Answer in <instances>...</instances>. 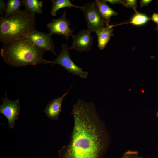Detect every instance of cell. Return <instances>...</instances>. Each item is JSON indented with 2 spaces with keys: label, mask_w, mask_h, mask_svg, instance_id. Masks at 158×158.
Returning a JSON list of instances; mask_svg holds the SVG:
<instances>
[{
  "label": "cell",
  "mask_w": 158,
  "mask_h": 158,
  "mask_svg": "<svg viewBox=\"0 0 158 158\" xmlns=\"http://www.w3.org/2000/svg\"><path fill=\"white\" fill-rule=\"evenodd\" d=\"M74 125L68 144L59 150V158H102L109 145L104 123L93 103L78 99L71 112Z\"/></svg>",
  "instance_id": "cell-1"
},
{
  "label": "cell",
  "mask_w": 158,
  "mask_h": 158,
  "mask_svg": "<svg viewBox=\"0 0 158 158\" xmlns=\"http://www.w3.org/2000/svg\"><path fill=\"white\" fill-rule=\"evenodd\" d=\"M45 51L35 45L25 37L3 44L0 54L6 64L15 67L49 63L44 59Z\"/></svg>",
  "instance_id": "cell-2"
},
{
  "label": "cell",
  "mask_w": 158,
  "mask_h": 158,
  "mask_svg": "<svg viewBox=\"0 0 158 158\" xmlns=\"http://www.w3.org/2000/svg\"><path fill=\"white\" fill-rule=\"evenodd\" d=\"M0 22V40L3 44L24 37L36 30L35 15L25 9L9 17H1Z\"/></svg>",
  "instance_id": "cell-3"
},
{
  "label": "cell",
  "mask_w": 158,
  "mask_h": 158,
  "mask_svg": "<svg viewBox=\"0 0 158 158\" xmlns=\"http://www.w3.org/2000/svg\"><path fill=\"white\" fill-rule=\"evenodd\" d=\"M82 10L84 15L87 29L91 32H96L106 27L105 20L99 10L95 1L85 4Z\"/></svg>",
  "instance_id": "cell-4"
},
{
  "label": "cell",
  "mask_w": 158,
  "mask_h": 158,
  "mask_svg": "<svg viewBox=\"0 0 158 158\" xmlns=\"http://www.w3.org/2000/svg\"><path fill=\"white\" fill-rule=\"evenodd\" d=\"M61 50L56 58L53 61H49L52 65L59 64L66 69L68 73L79 76L83 79H86L89 73L84 71L82 68L76 65L72 61L70 56V50L66 44L61 46Z\"/></svg>",
  "instance_id": "cell-5"
},
{
  "label": "cell",
  "mask_w": 158,
  "mask_h": 158,
  "mask_svg": "<svg viewBox=\"0 0 158 158\" xmlns=\"http://www.w3.org/2000/svg\"><path fill=\"white\" fill-rule=\"evenodd\" d=\"M7 92L5 97L2 99V104L0 106V113L7 118L10 128L13 129L15 122L18 119L20 113V102L19 99L11 100L7 97Z\"/></svg>",
  "instance_id": "cell-6"
},
{
  "label": "cell",
  "mask_w": 158,
  "mask_h": 158,
  "mask_svg": "<svg viewBox=\"0 0 158 158\" xmlns=\"http://www.w3.org/2000/svg\"><path fill=\"white\" fill-rule=\"evenodd\" d=\"M52 35L50 33H45L35 30L24 37L35 45L46 51H50L55 55L54 43Z\"/></svg>",
  "instance_id": "cell-7"
},
{
  "label": "cell",
  "mask_w": 158,
  "mask_h": 158,
  "mask_svg": "<svg viewBox=\"0 0 158 158\" xmlns=\"http://www.w3.org/2000/svg\"><path fill=\"white\" fill-rule=\"evenodd\" d=\"M71 24L67 20L66 16V11H64L62 16L59 18L53 19L47 26L50 31V33L63 35L66 40L73 35L72 30L70 28Z\"/></svg>",
  "instance_id": "cell-8"
},
{
  "label": "cell",
  "mask_w": 158,
  "mask_h": 158,
  "mask_svg": "<svg viewBox=\"0 0 158 158\" xmlns=\"http://www.w3.org/2000/svg\"><path fill=\"white\" fill-rule=\"evenodd\" d=\"M91 32L88 29L83 30L73 35L72 45L69 47L70 50L74 49L79 52L90 51L93 43Z\"/></svg>",
  "instance_id": "cell-9"
},
{
  "label": "cell",
  "mask_w": 158,
  "mask_h": 158,
  "mask_svg": "<svg viewBox=\"0 0 158 158\" xmlns=\"http://www.w3.org/2000/svg\"><path fill=\"white\" fill-rule=\"evenodd\" d=\"M73 84L68 91L61 97L50 101L46 106L44 112L47 117L54 121L58 119L61 110L62 104L64 97L68 94Z\"/></svg>",
  "instance_id": "cell-10"
},
{
  "label": "cell",
  "mask_w": 158,
  "mask_h": 158,
  "mask_svg": "<svg viewBox=\"0 0 158 158\" xmlns=\"http://www.w3.org/2000/svg\"><path fill=\"white\" fill-rule=\"evenodd\" d=\"M113 27V25H106L96 32L98 37L97 46L101 50L105 48L111 37L114 35Z\"/></svg>",
  "instance_id": "cell-11"
},
{
  "label": "cell",
  "mask_w": 158,
  "mask_h": 158,
  "mask_svg": "<svg viewBox=\"0 0 158 158\" xmlns=\"http://www.w3.org/2000/svg\"><path fill=\"white\" fill-rule=\"evenodd\" d=\"M95 1L100 12L105 20L106 25H109L111 17L116 16L118 13L111 8L103 0H96Z\"/></svg>",
  "instance_id": "cell-12"
},
{
  "label": "cell",
  "mask_w": 158,
  "mask_h": 158,
  "mask_svg": "<svg viewBox=\"0 0 158 158\" xmlns=\"http://www.w3.org/2000/svg\"><path fill=\"white\" fill-rule=\"evenodd\" d=\"M25 9L31 14L35 15V14L43 13L42 6L43 3L38 0H23L21 1Z\"/></svg>",
  "instance_id": "cell-13"
},
{
  "label": "cell",
  "mask_w": 158,
  "mask_h": 158,
  "mask_svg": "<svg viewBox=\"0 0 158 158\" xmlns=\"http://www.w3.org/2000/svg\"><path fill=\"white\" fill-rule=\"evenodd\" d=\"M52 6L51 13L53 16H55L57 11L64 7H75L82 10V6L80 7L73 4L69 0H51Z\"/></svg>",
  "instance_id": "cell-14"
},
{
  "label": "cell",
  "mask_w": 158,
  "mask_h": 158,
  "mask_svg": "<svg viewBox=\"0 0 158 158\" xmlns=\"http://www.w3.org/2000/svg\"><path fill=\"white\" fill-rule=\"evenodd\" d=\"M6 4L4 16L5 17L19 13L21 10L20 8L23 5L21 1L19 0H8Z\"/></svg>",
  "instance_id": "cell-15"
},
{
  "label": "cell",
  "mask_w": 158,
  "mask_h": 158,
  "mask_svg": "<svg viewBox=\"0 0 158 158\" xmlns=\"http://www.w3.org/2000/svg\"><path fill=\"white\" fill-rule=\"evenodd\" d=\"M151 20L147 15L138 12L133 16L130 21L117 24L113 25L114 27L125 24L130 23L135 25H141L146 23Z\"/></svg>",
  "instance_id": "cell-16"
},
{
  "label": "cell",
  "mask_w": 158,
  "mask_h": 158,
  "mask_svg": "<svg viewBox=\"0 0 158 158\" xmlns=\"http://www.w3.org/2000/svg\"><path fill=\"white\" fill-rule=\"evenodd\" d=\"M123 5L127 8H132L135 13L138 12L137 10V1L136 0H124Z\"/></svg>",
  "instance_id": "cell-17"
},
{
  "label": "cell",
  "mask_w": 158,
  "mask_h": 158,
  "mask_svg": "<svg viewBox=\"0 0 158 158\" xmlns=\"http://www.w3.org/2000/svg\"><path fill=\"white\" fill-rule=\"evenodd\" d=\"M121 158H145L140 156L136 151L128 150L125 152Z\"/></svg>",
  "instance_id": "cell-18"
},
{
  "label": "cell",
  "mask_w": 158,
  "mask_h": 158,
  "mask_svg": "<svg viewBox=\"0 0 158 158\" xmlns=\"http://www.w3.org/2000/svg\"><path fill=\"white\" fill-rule=\"evenodd\" d=\"M6 4L3 0L0 1V18L3 16L4 11H5Z\"/></svg>",
  "instance_id": "cell-19"
},
{
  "label": "cell",
  "mask_w": 158,
  "mask_h": 158,
  "mask_svg": "<svg viewBox=\"0 0 158 158\" xmlns=\"http://www.w3.org/2000/svg\"><path fill=\"white\" fill-rule=\"evenodd\" d=\"M106 2H108L112 4H123L124 0H103Z\"/></svg>",
  "instance_id": "cell-20"
},
{
  "label": "cell",
  "mask_w": 158,
  "mask_h": 158,
  "mask_svg": "<svg viewBox=\"0 0 158 158\" xmlns=\"http://www.w3.org/2000/svg\"><path fill=\"white\" fill-rule=\"evenodd\" d=\"M151 0H142L140 1L141 7L144 6H147L152 1Z\"/></svg>",
  "instance_id": "cell-21"
},
{
  "label": "cell",
  "mask_w": 158,
  "mask_h": 158,
  "mask_svg": "<svg viewBox=\"0 0 158 158\" xmlns=\"http://www.w3.org/2000/svg\"><path fill=\"white\" fill-rule=\"evenodd\" d=\"M151 20L158 24V14L154 13H153Z\"/></svg>",
  "instance_id": "cell-22"
},
{
  "label": "cell",
  "mask_w": 158,
  "mask_h": 158,
  "mask_svg": "<svg viewBox=\"0 0 158 158\" xmlns=\"http://www.w3.org/2000/svg\"><path fill=\"white\" fill-rule=\"evenodd\" d=\"M156 115L157 117H158V111H157L156 113Z\"/></svg>",
  "instance_id": "cell-23"
},
{
  "label": "cell",
  "mask_w": 158,
  "mask_h": 158,
  "mask_svg": "<svg viewBox=\"0 0 158 158\" xmlns=\"http://www.w3.org/2000/svg\"><path fill=\"white\" fill-rule=\"evenodd\" d=\"M156 29L158 31V24H157V27L156 28Z\"/></svg>",
  "instance_id": "cell-24"
},
{
  "label": "cell",
  "mask_w": 158,
  "mask_h": 158,
  "mask_svg": "<svg viewBox=\"0 0 158 158\" xmlns=\"http://www.w3.org/2000/svg\"><path fill=\"white\" fill-rule=\"evenodd\" d=\"M157 142H158V141H157Z\"/></svg>",
  "instance_id": "cell-25"
}]
</instances>
